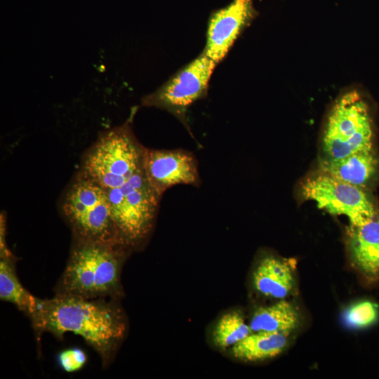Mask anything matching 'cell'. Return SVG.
I'll return each instance as SVG.
<instances>
[{"label":"cell","mask_w":379,"mask_h":379,"mask_svg":"<svg viewBox=\"0 0 379 379\" xmlns=\"http://www.w3.org/2000/svg\"><path fill=\"white\" fill-rule=\"evenodd\" d=\"M255 15L253 0H233L215 12L208 23L203 51L218 65Z\"/></svg>","instance_id":"9c48e42d"},{"label":"cell","mask_w":379,"mask_h":379,"mask_svg":"<svg viewBox=\"0 0 379 379\" xmlns=\"http://www.w3.org/2000/svg\"><path fill=\"white\" fill-rule=\"evenodd\" d=\"M15 262L0 258V298L13 304L32 321L38 312L41 299L34 296L22 285Z\"/></svg>","instance_id":"5bb4252c"},{"label":"cell","mask_w":379,"mask_h":379,"mask_svg":"<svg viewBox=\"0 0 379 379\" xmlns=\"http://www.w3.org/2000/svg\"><path fill=\"white\" fill-rule=\"evenodd\" d=\"M299 314L295 307L284 300L256 310L249 323L252 332L288 334L298 325Z\"/></svg>","instance_id":"9a60e30c"},{"label":"cell","mask_w":379,"mask_h":379,"mask_svg":"<svg viewBox=\"0 0 379 379\" xmlns=\"http://www.w3.org/2000/svg\"><path fill=\"white\" fill-rule=\"evenodd\" d=\"M251 333L242 314L238 311H231L222 315L215 324L213 342L219 348L232 347Z\"/></svg>","instance_id":"2e32d148"},{"label":"cell","mask_w":379,"mask_h":379,"mask_svg":"<svg viewBox=\"0 0 379 379\" xmlns=\"http://www.w3.org/2000/svg\"><path fill=\"white\" fill-rule=\"evenodd\" d=\"M288 342V334L271 332H252L231 347L233 357L246 362H256L280 354Z\"/></svg>","instance_id":"4fadbf2b"},{"label":"cell","mask_w":379,"mask_h":379,"mask_svg":"<svg viewBox=\"0 0 379 379\" xmlns=\"http://www.w3.org/2000/svg\"><path fill=\"white\" fill-rule=\"evenodd\" d=\"M145 149L127 121L101 133L81 165V172L105 192L119 237L130 250L149 234L161 199L145 173Z\"/></svg>","instance_id":"6da1fadb"},{"label":"cell","mask_w":379,"mask_h":379,"mask_svg":"<svg viewBox=\"0 0 379 379\" xmlns=\"http://www.w3.org/2000/svg\"><path fill=\"white\" fill-rule=\"evenodd\" d=\"M119 302L55 295L50 299H41L32 326L36 338L45 332L59 340L67 332L81 336L106 368L114 360L127 333L128 321Z\"/></svg>","instance_id":"7a4b0ae2"},{"label":"cell","mask_w":379,"mask_h":379,"mask_svg":"<svg viewBox=\"0 0 379 379\" xmlns=\"http://www.w3.org/2000/svg\"><path fill=\"white\" fill-rule=\"evenodd\" d=\"M57 361L64 371L73 373L83 368L87 361V356L82 349L71 347L60 352L58 354Z\"/></svg>","instance_id":"ac0fdd59"},{"label":"cell","mask_w":379,"mask_h":379,"mask_svg":"<svg viewBox=\"0 0 379 379\" xmlns=\"http://www.w3.org/2000/svg\"><path fill=\"white\" fill-rule=\"evenodd\" d=\"M5 220L1 218V243H0V258L15 261V258L13 254L9 251L6 246L5 239Z\"/></svg>","instance_id":"d6986e66"},{"label":"cell","mask_w":379,"mask_h":379,"mask_svg":"<svg viewBox=\"0 0 379 379\" xmlns=\"http://www.w3.org/2000/svg\"><path fill=\"white\" fill-rule=\"evenodd\" d=\"M343 321L350 328L361 329L376 323L379 317L378 305L369 300H362L350 305L343 313Z\"/></svg>","instance_id":"e0dca14e"},{"label":"cell","mask_w":379,"mask_h":379,"mask_svg":"<svg viewBox=\"0 0 379 379\" xmlns=\"http://www.w3.org/2000/svg\"><path fill=\"white\" fill-rule=\"evenodd\" d=\"M216 65L202 51L154 92L143 97L142 105L170 112L190 131L187 110L193 103L206 95L209 81Z\"/></svg>","instance_id":"8992f818"},{"label":"cell","mask_w":379,"mask_h":379,"mask_svg":"<svg viewBox=\"0 0 379 379\" xmlns=\"http://www.w3.org/2000/svg\"><path fill=\"white\" fill-rule=\"evenodd\" d=\"M293 283L290 264L274 256L260 260L253 273L254 288L268 298L284 299L290 294Z\"/></svg>","instance_id":"7c38bea8"},{"label":"cell","mask_w":379,"mask_h":379,"mask_svg":"<svg viewBox=\"0 0 379 379\" xmlns=\"http://www.w3.org/2000/svg\"><path fill=\"white\" fill-rule=\"evenodd\" d=\"M129 251L121 245L74 238L66 266L55 286V295L121 300V272Z\"/></svg>","instance_id":"3957f363"},{"label":"cell","mask_w":379,"mask_h":379,"mask_svg":"<svg viewBox=\"0 0 379 379\" xmlns=\"http://www.w3.org/2000/svg\"><path fill=\"white\" fill-rule=\"evenodd\" d=\"M346 243L357 271L367 282L379 284V213L362 225H349Z\"/></svg>","instance_id":"30bf717a"},{"label":"cell","mask_w":379,"mask_h":379,"mask_svg":"<svg viewBox=\"0 0 379 379\" xmlns=\"http://www.w3.org/2000/svg\"><path fill=\"white\" fill-rule=\"evenodd\" d=\"M144 164L149 184L160 197L177 185H200L197 161L189 152L146 148Z\"/></svg>","instance_id":"ba28073f"},{"label":"cell","mask_w":379,"mask_h":379,"mask_svg":"<svg viewBox=\"0 0 379 379\" xmlns=\"http://www.w3.org/2000/svg\"><path fill=\"white\" fill-rule=\"evenodd\" d=\"M62 211L74 239L126 247L118 234L105 192L82 172L67 189Z\"/></svg>","instance_id":"277c9868"},{"label":"cell","mask_w":379,"mask_h":379,"mask_svg":"<svg viewBox=\"0 0 379 379\" xmlns=\"http://www.w3.org/2000/svg\"><path fill=\"white\" fill-rule=\"evenodd\" d=\"M304 199L314 201L320 209L335 215H344L350 226L367 223L379 213L363 188L318 171L300 185Z\"/></svg>","instance_id":"52a82bcc"},{"label":"cell","mask_w":379,"mask_h":379,"mask_svg":"<svg viewBox=\"0 0 379 379\" xmlns=\"http://www.w3.org/2000/svg\"><path fill=\"white\" fill-rule=\"evenodd\" d=\"M378 165V158L370 149L340 159L326 158L321 161L319 171L364 189L375 175Z\"/></svg>","instance_id":"8fae6325"},{"label":"cell","mask_w":379,"mask_h":379,"mask_svg":"<svg viewBox=\"0 0 379 379\" xmlns=\"http://www.w3.org/2000/svg\"><path fill=\"white\" fill-rule=\"evenodd\" d=\"M373 128L369 106L363 95L351 88L333 103L324 126L321 145L328 159H340L373 149Z\"/></svg>","instance_id":"5b68a950"}]
</instances>
